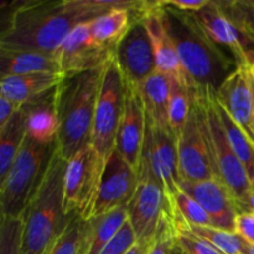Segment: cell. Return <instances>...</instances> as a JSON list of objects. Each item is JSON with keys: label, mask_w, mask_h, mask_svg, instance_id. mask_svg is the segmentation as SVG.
<instances>
[{"label": "cell", "mask_w": 254, "mask_h": 254, "mask_svg": "<svg viewBox=\"0 0 254 254\" xmlns=\"http://www.w3.org/2000/svg\"><path fill=\"white\" fill-rule=\"evenodd\" d=\"M178 161L181 183L217 178L206 113V89H196L190 116L178 138Z\"/></svg>", "instance_id": "8992f818"}, {"label": "cell", "mask_w": 254, "mask_h": 254, "mask_svg": "<svg viewBox=\"0 0 254 254\" xmlns=\"http://www.w3.org/2000/svg\"><path fill=\"white\" fill-rule=\"evenodd\" d=\"M170 254H188V253L184 252V251L181 250L180 247H178V246H176V245H174V247H173V250H171Z\"/></svg>", "instance_id": "7bdbcfd3"}, {"label": "cell", "mask_w": 254, "mask_h": 254, "mask_svg": "<svg viewBox=\"0 0 254 254\" xmlns=\"http://www.w3.org/2000/svg\"><path fill=\"white\" fill-rule=\"evenodd\" d=\"M146 126V113L139 87L126 82L124 111L119 124L114 150L136 171L140 166Z\"/></svg>", "instance_id": "9a60e30c"}, {"label": "cell", "mask_w": 254, "mask_h": 254, "mask_svg": "<svg viewBox=\"0 0 254 254\" xmlns=\"http://www.w3.org/2000/svg\"><path fill=\"white\" fill-rule=\"evenodd\" d=\"M0 218H1V217H0Z\"/></svg>", "instance_id": "c3c4849f"}, {"label": "cell", "mask_w": 254, "mask_h": 254, "mask_svg": "<svg viewBox=\"0 0 254 254\" xmlns=\"http://www.w3.org/2000/svg\"><path fill=\"white\" fill-rule=\"evenodd\" d=\"M89 222L81 216H72L68 225L49 254H78L88 238Z\"/></svg>", "instance_id": "f546056e"}, {"label": "cell", "mask_w": 254, "mask_h": 254, "mask_svg": "<svg viewBox=\"0 0 254 254\" xmlns=\"http://www.w3.org/2000/svg\"><path fill=\"white\" fill-rule=\"evenodd\" d=\"M243 254H254V246H251L247 243L245 251H243Z\"/></svg>", "instance_id": "ee69618b"}, {"label": "cell", "mask_w": 254, "mask_h": 254, "mask_svg": "<svg viewBox=\"0 0 254 254\" xmlns=\"http://www.w3.org/2000/svg\"><path fill=\"white\" fill-rule=\"evenodd\" d=\"M169 207H170L169 213L176 216L184 222L195 226H212L211 218L201 207L200 203L190 195L184 192L181 189H179L175 196L171 198V201L169 202Z\"/></svg>", "instance_id": "4dcf8cb0"}, {"label": "cell", "mask_w": 254, "mask_h": 254, "mask_svg": "<svg viewBox=\"0 0 254 254\" xmlns=\"http://www.w3.org/2000/svg\"><path fill=\"white\" fill-rule=\"evenodd\" d=\"M113 56L124 81L138 87L156 71L153 47L141 12L135 15L127 34L114 49Z\"/></svg>", "instance_id": "5bb4252c"}, {"label": "cell", "mask_w": 254, "mask_h": 254, "mask_svg": "<svg viewBox=\"0 0 254 254\" xmlns=\"http://www.w3.org/2000/svg\"><path fill=\"white\" fill-rule=\"evenodd\" d=\"M54 144H40L25 136L0 192V217L21 218L47 168Z\"/></svg>", "instance_id": "5b68a950"}, {"label": "cell", "mask_w": 254, "mask_h": 254, "mask_svg": "<svg viewBox=\"0 0 254 254\" xmlns=\"http://www.w3.org/2000/svg\"><path fill=\"white\" fill-rule=\"evenodd\" d=\"M113 51L99 46L93 40L89 21L77 25L55 51L60 73L73 76L103 66Z\"/></svg>", "instance_id": "2e32d148"}, {"label": "cell", "mask_w": 254, "mask_h": 254, "mask_svg": "<svg viewBox=\"0 0 254 254\" xmlns=\"http://www.w3.org/2000/svg\"><path fill=\"white\" fill-rule=\"evenodd\" d=\"M193 15L207 39L237 67L254 64V41L233 22L221 1L211 0L207 6Z\"/></svg>", "instance_id": "8fae6325"}, {"label": "cell", "mask_w": 254, "mask_h": 254, "mask_svg": "<svg viewBox=\"0 0 254 254\" xmlns=\"http://www.w3.org/2000/svg\"><path fill=\"white\" fill-rule=\"evenodd\" d=\"M248 72H250L251 78H252V81L254 82V64H252L250 67H248Z\"/></svg>", "instance_id": "f6af8a7d"}, {"label": "cell", "mask_w": 254, "mask_h": 254, "mask_svg": "<svg viewBox=\"0 0 254 254\" xmlns=\"http://www.w3.org/2000/svg\"><path fill=\"white\" fill-rule=\"evenodd\" d=\"M129 9H113L89 21L91 35L99 46L114 51L122 37L127 34L136 14Z\"/></svg>", "instance_id": "cb8c5ba5"}, {"label": "cell", "mask_w": 254, "mask_h": 254, "mask_svg": "<svg viewBox=\"0 0 254 254\" xmlns=\"http://www.w3.org/2000/svg\"><path fill=\"white\" fill-rule=\"evenodd\" d=\"M175 245L188 254H225L207 241L183 230L175 231Z\"/></svg>", "instance_id": "836d02e7"}, {"label": "cell", "mask_w": 254, "mask_h": 254, "mask_svg": "<svg viewBox=\"0 0 254 254\" xmlns=\"http://www.w3.org/2000/svg\"><path fill=\"white\" fill-rule=\"evenodd\" d=\"M174 245H175V230H174V226L168 215V210H166L160 226H159L155 242H154L153 248L149 254H170Z\"/></svg>", "instance_id": "e575fe53"}, {"label": "cell", "mask_w": 254, "mask_h": 254, "mask_svg": "<svg viewBox=\"0 0 254 254\" xmlns=\"http://www.w3.org/2000/svg\"><path fill=\"white\" fill-rule=\"evenodd\" d=\"M215 107L216 111H217L218 117H220L221 124H222L223 131L226 134V138H227L228 143H230L231 148L235 151V154L237 155V158L240 159L241 163L243 164V166L247 170L248 176H250L251 181H254V148L251 144V141L248 140V138L246 136V134L243 133L242 129L235 123V122L231 119V117L228 116L227 112L222 108L220 103L217 101V97H216V91H215Z\"/></svg>", "instance_id": "83f0119b"}, {"label": "cell", "mask_w": 254, "mask_h": 254, "mask_svg": "<svg viewBox=\"0 0 254 254\" xmlns=\"http://www.w3.org/2000/svg\"><path fill=\"white\" fill-rule=\"evenodd\" d=\"M196 88L180 83V82L171 79V93L168 108V122L169 128L175 135L176 140L180 136L191 108H192L193 97H195Z\"/></svg>", "instance_id": "f1b7e54d"}, {"label": "cell", "mask_w": 254, "mask_h": 254, "mask_svg": "<svg viewBox=\"0 0 254 254\" xmlns=\"http://www.w3.org/2000/svg\"><path fill=\"white\" fill-rule=\"evenodd\" d=\"M250 211L254 213V181L252 183L251 188V196H250Z\"/></svg>", "instance_id": "b9f144b4"}, {"label": "cell", "mask_w": 254, "mask_h": 254, "mask_svg": "<svg viewBox=\"0 0 254 254\" xmlns=\"http://www.w3.org/2000/svg\"><path fill=\"white\" fill-rule=\"evenodd\" d=\"M211 0H196V1H186V0H160L164 6L173 7L178 11L186 14H197L198 11L207 6Z\"/></svg>", "instance_id": "74e56055"}, {"label": "cell", "mask_w": 254, "mask_h": 254, "mask_svg": "<svg viewBox=\"0 0 254 254\" xmlns=\"http://www.w3.org/2000/svg\"><path fill=\"white\" fill-rule=\"evenodd\" d=\"M139 183L138 171L123 160L116 150L107 158L98 192L86 221L128 206Z\"/></svg>", "instance_id": "4fadbf2b"}, {"label": "cell", "mask_w": 254, "mask_h": 254, "mask_svg": "<svg viewBox=\"0 0 254 254\" xmlns=\"http://www.w3.org/2000/svg\"><path fill=\"white\" fill-rule=\"evenodd\" d=\"M19 108L20 107H17L16 104H14L0 94V133L7 126L10 119L12 118V116L16 113Z\"/></svg>", "instance_id": "f35d334b"}, {"label": "cell", "mask_w": 254, "mask_h": 254, "mask_svg": "<svg viewBox=\"0 0 254 254\" xmlns=\"http://www.w3.org/2000/svg\"><path fill=\"white\" fill-rule=\"evenodd\" d=\"M0 254H24L22 253V217H1Z\"/></svg>", "instance_id": "1f68e13d"}, {"label": "cell", "mask_w": 254, "mask_h": 254, "mask_svg": "<svg viewBox=\"0 0 254 254\" xmlns=\"http://www.w3.org/2000/svg\"><path fill=\"white\" fill-rule=\"evenodd\" d=\"M136 237L130 223L127 220L123 227L114 236L113 240L101 251L99 254H126L135 245Z\"/></svg>", "instance_id": "d590c367"}, {"label": "cell", "mask_w": 254, "mask_h": 254, "mask_svg": "<svg viewBox=\"0 0 254 254\" xmlns=\"http://www.w3.org/2000/svg\"><path fill=\"white\" fill-rule=\"evenodd\" d=\"M146 135L140 164L149 168L170 202L180 189L178 140L170 129L154 127L146 121Z\"/></svg>", "instance_id": "7c38bea8"}, {"label": "cell", "mask_w": 254, "mask_h": 254, "mask_svg": "<svg viewBox=\"0 0 254 254\" xmlns=\"http://www.w3.org/2000/svg\"><path fill=\"white\" fill-rule=\"evenodd\" d=\"M42 72L60 73L55 54L0 47V81Z\"/></svg>", "instance_id": "44dd1931"}, {"label": "cell", "mask_w": 254, "mask_h": 254, "mask_svg": "<svg viewBox=\"0 0 254 254\" xmlns=\"http://www.w3.org/2000/svg\"><path fill=\"white\" fill-rule=\"evenodd\" d=\"M141 99L146 113V121L154 127L169 128L168 108L171 93V78L155 71L139 84Z\"/></svg>", "instance_id": "603a6c76"}, {"label": "cell", "mask_w": 254, "mask_h": 254, "mask_svg": "<svg viewBox=\"0 0 254 254\" xmlns=\"http://www.w3.org/2000/svg\"><path fill=\"white\" fill-rule=\"evenodd\" d=\"M216 97L254 148V98L248 67H237L216 89Z\"/></svg>", "instance_id": "e0dca14e"}, {"label": "cell", "mask_w": 254, "mask_h": 254, "mask_svg": "<svg viewBox=\"0 0 254 254\" xmlns=\"http://www.w3.org/2000/svg\"><path fill=\"white\" fill-rule=\"evenodd\" d=\"M168 215L173 223L174 230L186 231L196 237L202 238L225 254H243V251L247 246V242L236 232H228V231L220 230V228L212 227V226L190 225V223L184 222L176 216L170 215L169 212Z\"/></svg>", "instance_id": "484cf974"}, {"label": "cell", "mask_w": 254, "mask_h": 254, "mask_svg": "<svg viewBox=\"0 0 254 254\" xmlns=\"http://www.w3.org/2000/svg\"><path fill=\"white\" fill-rule=\"evenodd\" d=\"M221 5L233 22L254 41V6L250 0L221 1Z\"/></svg>", "instance_id": "d6a6232c"}, {"label": "cell", "mask_w": 254, "mask_h": 254, "mask_svg": "<svg viewBox=\"0 0 254 254\" xmlns=\"http://www.w3.org/2000/svg\"><path fill=\"white\" fill-rule=\"evenodd\" d=\"M235 232L248 245L254 246V213L242 212L236 217Z\"/></svg>", "instance_id": "8d00e7d4"}, {"label": "cell", "mask_w": 254, "mask_h": 254, "mask_svg": "<svg viewBox=\"0 0 254 254\" xmlns=\"http://www.w3.org/2000/svg\"><path fill=\"white\" fill-rule=\"evenodd\" d=\"M154 241H136L135 245L130 248L126 254H149L153 248Z\"/></svg>", "instance_id": "60d3db41"}, {"label": "cell", "mask_w": 254, "mask_h": 254, "mask_svg": "<svg viewBox=\"0 0 254 254\" xmlns=\"http://www.w3.org/2000/svg\"><path fill=\"white\" fill-rule=\"evenodd\" d=\"M161 6L189 83L196 89H217L237 64L207 39L195 15Z\"/></svg>", "instance_id": "7a4b0ae2"}, {"label": "cell", "mask_w": 254, "mask_h": 254, "mask_svg": "<svg viewBox=\"0 0 254 254\" xmlns=\"http://www.w3.org/2000/svg\"><path fill=\"white\" fill-rule=\"evenodd\" d=\"M138 176L136 190L127 206L128 221L135 233L136 241H154L169 208V201L163 186L148 166L140 164Z\"/></svg>", "instance_id": "30bf717a"}, {"label": "cell", "mask_w": 254, "mask_h": 254, "mask_svg": "<svg viewBox=\"0 0 254 254\" xmlns=\"http://www.w3.org/2000/svg\"><path fill=\"white\" fill-rule=\"evenodd\" d=\"M26 136V111L20 107L0 133V192Z\"/></svg>", "instance_id": "d4e9b609"}, {"label": "cell", "mask_w": 254, "mask_h": 254, "mask_svg": "<svg viewBox=\"0 0 254 254\" xmlns=\"http://www.w3.org/2000/svg\"><path fill=\"white\" fill-rule=\"evenodd\" d=\"M66 164L55 145L44 176L22 215L24 254H49L71 220L64 211Z\"/></svg>", "instance_id": "3957f363"}, {"label": "cell", "mask_w": 254, "mask_h": 254, "mask_svg": "<svg viewBox=\"0 0 254 254\" xmlns=\"http://www.w3.org/2000/svg\"><path fill=\"white\" fill-rule=\"evenodd\" d=\"M64 77V74L52 72L10 77L0 81V94L17 107H22L54 91Z\"/></svg>", "instance_id": "ffe728a7"}, {"label": "cell", "mask_w": 254, "mask_h": 254, "mask_svg": "<svg viewBox=\"0 0 254 254\" xmlns=\"http://www.w3.org/2000/svg\"><path fill=\"white\" fill-rule=\"evenodd\" d=\"M124 98L126 82L112 54L103 66L91 135L92 146L106 159L116 148L117 134L124 111Z\"/></svg>", "instance_id": "52a82bcc"}, {"label": "cell", "mask_w": 254, "mask_h": 254, "mask_svg": "<svg viewBox=\"0 0 254 254\" xmlns=\"http://www.w3.org/2000/svg\"><path fill=\"white\" fill-rule=\"evenodd\" d=\"M180 189L200 203L213 227L235 232L236 217L240 212L230 191L217 178L197 183L183 181Z\"/></svg>", "instance_id": "d6986e66"}, {"label": "cell", "mask_w": 254, "mask_h": 254, "mask_svg": "<svg viewBox=\"0 0 254 254\" xmlns=\"http://www.w3.org/2000/svg\"><path fill=\"white\" fill-rule=\"evenodd\" d=\"M16 5L17 1L0 2V34H2L10 25L12 14L16 9Z\"/></svg>", "instance_id": "ab89813d"}, {"label": "cell", "mask_w": 254, "mask_h": 254, "mask_svg": "<svg viewBox=\"0 0 254 254\" xmlns=\"http://www.w3.org/2000/svg\"><path fill=\"white\" fill-rule=\"evenodd\" d=\"M251 83H252V92H253V98H254V82L252 81V78H251Z\"/></svg>", "instance_id": "7dc6e473"}, {"label": "cell", "mask_w": 254, "mask_h": 254, "mask_svg": "<svg viewBox=\"0 0 254 254\" xmlns=\"http://www.w3.org/2000/svg\"><path fill=\"white\" fill-rule=\"evenodd\" d=\"M215 91L213 88L206 89V113H207L208 128H210L211 151L217 179L227 188L232 195L238 212H251L250 196L252 181L247 170L241 163L228 143L223 131L220 117L215 107Z\"/></svg>", "instance_id": "ba28073f"}, {"label": "cell", "mask_w": 254, "mask_h": 254, "mask_svg": "<svg viewBox=\"0 0 254 254\" xmlns=\"http://www.w3.org/2000/svg\"><path fill=\"white\" fill-rule=\"evenodd\" d=\"M87 240H88V238H87ZM86 248H87V241H86V243H84L83 247H82L81 252H79L78 254H86Z\"/></svg>", "instance_id": "bcb514c9"}, {"label": "cell", "mask_w": 254, "mask_h": 254, "mask_svg": "<svg viewBox=\"0 0 254 254\" xmlns=\"http://www.w3.org/2000/svg\"><path fill=\"white\" fill-rule=\"evenodd\" d=\"M141 6V0L17 1L10 25L0 34V47L55 54L77 25L113 9L138 11Z\"/></svg>", "instance_id": "6da1fadb"}, {"label": "cell", "mask_w": 254, "mask_h": 254, "mask_svg": "<svg viewBox=\"0 0 254 254\" xmlns=\"http://www.w3.org/2000/svg\"><path fill=\"white\" fill-rule=\"evenodd\" d=\"M141 19L153 47L156 71L180 83L192 87L186 78L176 47L166 27L164 7L159 4V1H151L150 6L141 12Z\"/></svg>", "instance_id": "ac0fdd59"}, {"label": "cell", "mask_w": 254, "mask_h": 254, "mask_svg": "<svg viewBox=\"0 0 254 254\" xmlns=\"http://www.w3.org/2000/svg\"><path fill=\"white\" fill-rule=\"evenodd\" d=\"M54 89L42 98L25 104L26 135L40 144H54L59 131L56 94Z\"/></svg>", "instance_id": "7402d4cb"}, {"label": "cell", "mask_w": 254, "mask_h": 254, "mask_svg": "<svg viewBox=\"0 0 254 254\" xmlns=\"http://www.w3.org/2000/svg\"><path fill=\"white\" fill-rule=\"evenodd\" d=\"M106 160L88 144L67 161L64 174V211L68 217L81 216L86 220L96 200Z\"/></svg>", "instance_id": "9c48e42d"}, {"label": "cell", "mask_w": 254, "mask_h": 254, "mask_svg": "<svg viewBox=\"0 0 254 254\" xmlns=\"http://www.w3.org/2000/svg\"><path fill=\"white\" fill-rule=\"evenodd\" d=\"M128 220L127 206L89 220V232L87 240L86 254H99L121 231Z\"/></svg>", "instance_id": "4316f807"}, {"label": "cell", "mask_w": 254, "mask_h": 254, "mask_svg": "<svg viewBox=\"0 0 254 254\" xmlns=\"http://www.w3.org/2000/svg\"><path fill=\"white\" fill-rule=\"evenodd\" d=\"M103 66L73 76H64L56 87L59 117L56 149L66 161L83 146L91 144L94 108Z\"/></svg>", "instance_id": "277c9868"}]
</instances>
